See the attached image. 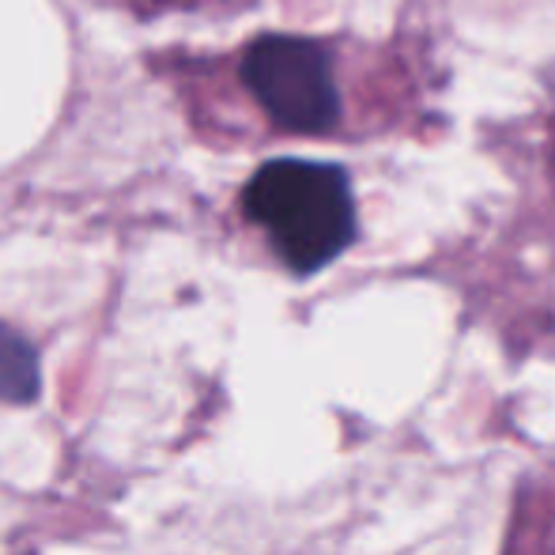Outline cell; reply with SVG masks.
<instances>
[{
    "mask_svg": "<svg viewBox=\"0 0 555 555\" xmlns=\"http://www.w3.org/2000/svg\"><path fill=\"white\" fill-rule=\"evenodd\" d=\"M246 216L264 227L299 276L325 269L356 238V201L348 175L333 163L272 159L249 178L242 193Z\"/></svg>",
    "mask_w": 555,
    "mask_h": 555,
    "instance_id": "6da1fadb",
    "label": "cell"
},
{
    "mask_svg": "<svg viewBox=\"0 0 555 555\" xmlns=\"http://www.w3.org/2000/svg\"><path fill=\"white\" fill-rule=\"evenodd\" d=\"M242 80L264 114L292 132H330L340 117V91L330 53L299 35H264L242 61Z\"/></svg>",
    "mask_w": 555,
    "mask_h": 555,
    "instance_id": "7a4b0ae2",
    "label": "cell"
},
{
    "mask_svg": "<svg viewBox=\"0 0 555 555\" xmlns=\"http://www.w3.org/2000/svg\"><path fill=\"white\" fill-rule=\"evenodd\" d=\"M42 393V366L27 336L0 325V401L30 404Z\"/></svg>",
    "mask_w": 555,
    "mask_h": 555,
    "instance_id": "3957f363",
    "label": "cell"
}]
</instances>
